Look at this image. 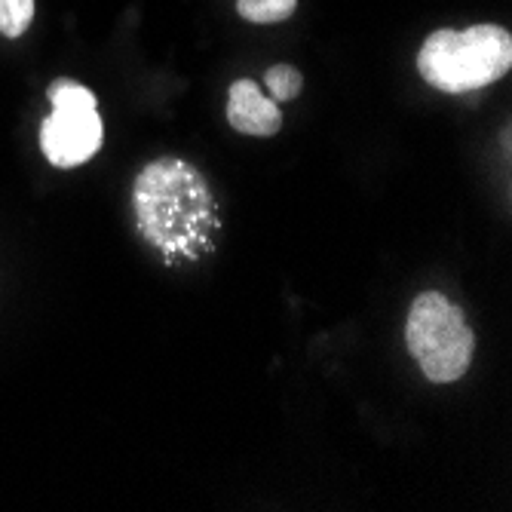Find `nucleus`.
Masks as SVG:
<instances>
[{
    "label": "nucleus",
    "mask_w": 512,
    "mask_h": 512,
    "mask_svg": "<svg viewBox=\"0 0 512 512\" xmlns=\"http://www.w3.org/2000/svg\"><path fill=\"white\" fill-rule=\"evenodd\" d=\"M264 86L270 89L273 102H292V99H298V92H301V86H304V77H301V71H298L295 65H286V62H283V65L267 68Z\"/></svg>",
    "instance_id": "nucleus-7"
},
{
    "label": "nucleus",
    "mask_w": 512,
    "mask_h": 512,
    "mask_svg": "<svg viewBox=\"0 0 512 512\" xmlns=\"http://www.w3.org/2000/svg\"><path fill=\"white\" fill-rule=\"evenodd\" d=\"M512 68V37L500 25L439 28L417 50V71L439 92H473L497 83Z\"/></svg>",
    "instance_id": "nucleus-2"
},
{
    "label": "nucleus",
    "mask_w": 512,
    "mask_h": 512,
    "mask_svg": "<svg viewBox=\"0 0 512 512\" xmlns=\"http://www.w3.org/2000/svg\"><path fill=\"white\" fill-rule=\"evenodd\" d=\"M405 347L433 384H454L470 371L476 335L463 310L442 292H421L405 319Z\"/></svg>",
    "instance_id": "nucleus-3"
},
{
    "label": "nucleus",
    "mask_w": 512,
    "mask_h": 512,
    "mask_svg": "<svg viewBox=\"0 0 512 512\" xmlns=\"http://www.w3.org/2000/svg\"><path fill=\"white\" fill-rule=\"evenodd\" d=\"M34 19V0H0V34L22 37Z\"/></svg>",
    "instance_id": "nucleus-8"
},
{
    "label": "nucleus",
    "mask_w": 512,
    "mask_h": 512,
    "mask_svg": "<svg viewBox=\"0 0 512 512\" xmlns=\"http://www.w3.org/2000/svg\"><path fill=\"white\" fill-rule=\"evenodd\" d=\"M53 114L40 123V151L56 169H77L102 151L105 123L89 86L59 77L50 86Z\"/></svg>",
    "instance_id": "nucleus-4"
},
{
    "label": "nucleus",
    "mask_w": 512,
    "mask_h": 512,
    "mask_svg": "<svg viewBox=\"0 0 512 512\" xmlns=\"http://www.w3.org/2000/svg\"><path fill=\"white\" fill-rule=\"evenodd\" d=\"M135 227L169 264L197 261L215 246L218 212L206 175L178 157H160L135 175Z\"/></svg>",
    "instance_id": "nucleus-1"
},
{
    "label": "nucleus",
    "mask_w": 512,
    "mask_h": 512,
    "mask_svg": "<svg viewBox=\"0 0 512 512\" xmlns=\"http://www.w3.org/2000/svg\"><path fill=\"white\" fill-rule=\"evenodd\" d=\"M227 123L252 138H273L283 129V111L252 80L230 83L227 92Z\"/></svg>",
    "instance_id": "nucleus-5"
},
{
    "label": "nucleus",
    "mask_w": 512,
    "mask_h": 512,
    "mask_svg": "<svg viewBox=\"0 0 512 512\" xmlns=\"http://www.w3.org/2000/svg\"><path fill=\"white\" fill-rule=\"evenodd\" d=\"M298 10V0H237V13L252 25L286 22Z\"/></svg>",
    "instance_id": "nucleus-6"
}]
</instances>
